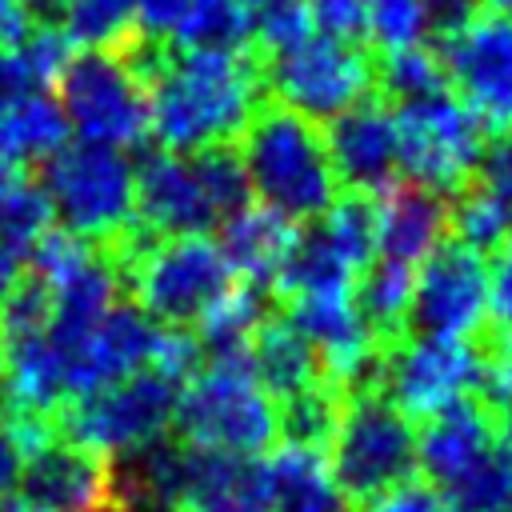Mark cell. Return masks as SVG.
Instances as JSON below:
<instances>
[{
  "label": "cell",
  "mask_w": 512,
  "mask_h": 512,
  "mask_svg": "<svg viewBox=\"0 0 512 512\" xmlns=\"http://www.w3.org/2000/svg\"><path fill=\"white\" fill-rule=\"evenodd\" d=\"M148 80V136L168 152H212L240 140L260 112V72L232 48H124Z\"/></svg>",
  "instance_id": "cell-1"
},
{
  "label": "cell",
  "mask_w": 512,
  "mask_h": 512,
  "mask_svg": "<svg viewBox=\"0 0 512 512\" xmlns=\"http://www.w3.org/2000/svg\"><path fill=\"white\" fill-rule=\"evenodd\" d=\"M240 172L248 196L292 224L316 220L336 200V172L316 120L288 108H260L240 132Z\"/></svg>",
  "instance_id": "cell-2"
},
{
  "label": "cell",
  "mask_w": 512,
  "mask_h": 512,
  "mask_svg": "<svg viewBox=\"0 0 512 512\" xmlns=\"http://www.w3.org/2000/svg\"><path fill=\"white\" fill-rule=\"evenodd\" d=\"M120 280L132 304L164 328H196L204 312L232 288V268L208 232L184 236H132L116 252Z\"/></svg>",
  "instance_id": "cell-3"
},
{
  "label": "cell",
  "mask_w": 512,
  "mask_h": 512,
  "mask_svg": "<svg viewBox=\"0 0 512 512\" xmlns=\"http://www.w3.org/2000/svg\"><path fill=\"white\" fill-rule=\"evenodd\" d=\"M248 200L236 152H152L136 168V224L148 236H184L216 228Z\"/></svg>",
  "instance_id": "cell-4"
},
{
  "label": "cell",
  "mask_w": 512,
  "mask_h": 512,
  "mask_svg": "<svg viewBox=\"0 0 512 512\" xmlns=\"http://www.w3.org/2000/svg\"><path fill=\"white\" fill-rule=\"evenodd\" d=\"M52 216H60L64 232L116 252L128 244L136 224V164L120 148L68 140L52 160H44L40 180Z\"/></svg>",
  "instance_id": "cell-5"
},
{
  "label": "cell",
  "mask_w": 512,
  "mask_h": 512,
  "mask_svg": "<svg viewBox=\"0 0 512 512\" xmlns=\"http://www.w3.org/2000/svg\"><path fill=\"white\" fill-rule=\"evenodd\" d=\"M332 484L352 508L416 476V420L400 412L376 384L344 392L336 432L328 440Z\"/></svg>",
  "instance_id": "cell-6"
},
{
  "label": "cell",
  "mask_w": 512,
  "mask_h": 512,
  "mask_svg": "<svg viewBox=\"0 0 512 512\" xmlns=\"http://www.w3.org/2000/svg\"><path fill=\"white\" fill-rule=\"evenodd\" d=\"M172 436L196 448L260 456L276 444V404L252 380L244 352L204 360L180 388Z\"/></svg>",
  "instance_id": "cell-7"
},
{
  "label": "cell",
  "mask_w": 512,
  "mask_h": 512,
  "mask_svg": "<svg viewBox=\"0 0 512 512\" xmlns=\"http://www.w3.org/2000/svg\"><path fill=\"white\" fill-rule=\"evenodd\" d=\"M392 116H396L400 176L408 184H420L440 196H452L472 184L488 148V128L448 84L400 100Z\"/></svg>",
  "instance_id": "cell-8"
},
{
  "label": "cell",
  "mask_w": 512,
  "mask_h": 512,
  "mask_svg": "<svg viewBox=\"0 0 512 512\" xmlns=\"http://www.w3.org/2000/svg\"><path fill=\"white\" fill-rule=\"evenodd\" d=\"M52 88L80 140L128 152L148 136V80L132 52L80 48Z\"/></svg>",
  "instance_id": "cell-9"
},
{
  "label": "cell",
  "mask_w": 512,
  "mask_h": 512,
  "mask_svg": "<svg viewBox=\"0 0 512 512\" xmlns=\"http://www.w3.org/2000/svg\"><path fill=\"white\" fill-rule=\"evenodd\" d=\"M492 328V320H488ZM488 328L472 340L448 336H400L380 348L376 360V388L408 412L416 424L432 416L452 396L476 392L488 396L492 388V336Z\"/></svg>",
  "instance_id": "cell-10"
},
{
  "label": "cell",
  "mask_w": 512,
  "mask_h": 512,
  "mask_svg": "<svg viewBox=\"0 0 512 512\" xmlns=\"http://www.w3.org/2000/svg\"><path fill=\"white\" fill-rule=\"evenodd\" d=\"M184 380L160 372V368H136L120 376L116 384H104L88 396H72L56 412V432L68 440H80L100 452H124L136 448L160 432L172 428L176 396Z\"/></svg>",
  "instance_id": "cell-11"
},
{
  "label": "cell",
  "mask_w": 512,
  "mask_h": 512,
  "mask_svg": "<svg viewBox=\"0 0 512 512\" xmlns=\"http://www.w3.org/2000/svg\"><path fill=\"white\" fill-rule=\"evenodd\" d=\"M376 68L356 40L312 32L300 44L284 48L268 64V88L280 108L300 112L304 120L328 124L340 112L368 100Z\"/></svg>",
  "instance_id": "cell-12"
},
{
  "label": "cell",
  "mask_w": 512,
  "mask_h": 512,
  "mask_svg": "<svg viewBox=\"0 0 512 512\" xmlns=\"http://www.w3.org/2000/svg\"><path fill=\"white\" fill-rule=\"evenodd\" d=\"M488 320V260L448 236L412 268L404 336L472 340Z\"/></svg>",
  "instance_id": "cell-13"
},
{
  "label": "cell",
  "mask_w": 512,
  "mask_h": 512,
  "mask_svg": "<svg viewBox=\"0 0 512 512\" xmlns=\"http://www.w3.org/2000/svg\"><path fill=\"white\" fill-rule=\"evenodd\" d=\"M444 80L484 128L512 132V16L472 8L444 28Z\"/></svg>",
  "instance_id": "cell-14"
},
{
  "label": "cell",
  "mask_w": 512,
  "mask_h": 512,
  "mask_svg": "<svg viewBox=\"0 0 512 512\" xmlns=\"http://www.w3.org/2000/svg\"><path fill=\"white\" fill-rule=\"evenodd\" d=\"M20 492L36 512H116L112 456L52 432L20 460Z\"/></svg>",
  "instance_id": "cell-15"
},
{
  "label": "cell",
  "mask_w": 512,
  "mask_h": 512,
  "mask_svg": "<svg viewBox=\"0 0 512 512\" xmlns=\"http://www.w3.org/2000/svg\"><path fill=\"white\" fill-rule=\"evenodd\" d=\"M160 340H164V324L144 316L136 304L116 300L80 340L60 348L68 400L88 396L104 384H116L136 368H148L160 352Z\"/></svg>",
  "instance_id": "cell-16"
},
{
  "label": "cell",
  "mask_w": 512,
  "mask_h": 512,
  "mask_svg": "<svg viewBox=\"0 0 512 512\" xmlns=\"http://www.w3.org/2000/svg\"><path fill=\"white\" fill-rule=\"evenodd\" d=\"M496 440H500L496 408L476 392L452 396L416 424V468L444 496L496 448Z\"/></svg>",
  "instance_id": "cell-17"
},
{
  "label": "cell",
  "mask_w": 512,
  "mask_h": 512,
  "mask_svg": "<svg viewBox=\"0 0 512 512\" xmlns=\"http://www.w3.org/2000/svg\"><path fill=\"white\" fill-rule=\"evenodd\" d=\"M324 144H328L336 184L368 196L396 184L400 152H396V116L388 104L360 100L356 108L340 112L336 120H328Z\"/></svg>",
  "instance_id": "cell-18"
},
{
  "label": "cell",
  "mask_w": 512,
  "mask_h": 512,
  "mask_svg": "<svg viewBox=\"0 0 512 512\" xmlns=\"http://www.w3.org/2000/svg\"><path fill=\"white\" fill-rule=\"evenodd\" d=\"M268 464L248 452H220L188 444L184 476L172 512H268Z\"/></svg>",
  "instance_id": "cell-19"
},
{
  "label": "cell",
  "mask_w": 512,
  "mask_h": 512,
  "mask_svg": "<svg viewBox=\"0 0 512 512\" xmlns=\"http://www.w3.org/2000/svg\"><path fill=\"white\" fill-rule=\"evenodd\" d=\"M376 256L396 264H420L436 244L448 240V200L420 184H388L372 204Z\"/></svg>",
  "instance_id": "cell-20"
},
{
  "label": "cell",
  "mask_w": 512,
  "mask_h": 512,
  "mask_svg": "<svg viewBox=\"0 0 512 512\" xmlns=\"http://www.w3.org/2000/svg\"><path fill=\"white\" fill-rule=\"evenodd\" d=\"M216 228H220L216 244L228 260L232 276L248 280V284H260V288H272V280L284 268V260L296 244V232H300L292 220L256 204L252 196L240 208H232Z\"/></svg>",
  "instance_id": "cell-21"
},
{
  "label": "cell",
  "mask_w": 512,
  "mask_h": 512,
  "mask_svg": "<svg viewBox=\"0 0 512 512\" xmlns=\"http://www.w3.org/2000/svg\"><path fill=\"white\" fill-rule=\"evenodd\" d=\"M244 360H248L252 380L264 388L272 404L328 380L316 348L288 316H264L244 344Z\"/></svg>",
  "instance_id": "cell-22"
},
{
  "label": "cell",
  "mask_w": 512,
  "mask_h": 512,
  "mask_svg": "<svg viewBox=\"0 0 512 512\" xmlns=\"http://www.w3.org/2000/svg\"><path fill=\"white\" fill-rule=\"evenodd\" d=\"M264 464H268V488H272L268 512H352V504L332 484L324 452L280 444Z\"/></svg>",
  "instance_id": "cell-23"
},
{
  "label": "cell",
  "mask_w": 512,
  "mask_h": 512,
  "mask_svg": "<svg viewBox=\"0 0 512 512\" xmlns=\"http://www.w3.org/2000/svg\"><path fill=\"white\" fill-rule=\"evenodd\" d=\"M72 128L56 96L32 92L16 100L8 112H0V164L8 168H32L52 160L68 144Z\"/></svg>",
  "instance_id": "cell-24"
},
{
  "label": "cell",
  "mask_w": 512,
  "mask_h": 512,
  "mask_svg": "<svg viewBox=\"0 0 512 512\" xmlns=\"http://www.w3.org/2000/svg\"><path fill=\"white\" fill-rule=\"evenodd\" d=\"M352 300H356L376 348H388L392 340L404 336V316H408V300H412V264L372 256L352 284Z\"/></svg>",
  "instance_id": "cell-25"
},
{
  "label": "cell",
  "mask_w": 512,
  "mask_h": 512,
  "mask_svg": "<svg viewBox=\"0 0 512 512\" xmlns=\"http://www.w3.org/2000/svg\"><path fill=\"white\" fill-rule=\"evenodd\" d=\"M256 0H184V12L168 36L172 48H232L252 44Z\"/></svg>",
  "instance_id": "cell-26"
},
{
  "label": "cell",
  "mask_w": 512,
  "mask_h": 512,
  "mask_svg": "<svg viewBox=\"0 0 512 512\" xmlns=\"http://www.w3.org/2000/svg\"><path fill=\"white\" fill-rule=\"evenodd\" d=\"M60 28L76 48H132L140 44V0H60Z\"/></svg>",
  "instance_id": "cell-27"
},
{
  "label": "cell",
  "mask_w": 512,
  "mask_h": 512,
  "mask_svg": "<svg viewBox=\"0 0 512 512\" xmlns=\"http://www.w3.org/2000/svg\"><path fill=\"white\" fill-rule=\"evenodd\" d=\"M52 208L40 188L24 168L0 164V252H12L20 260L32 256V244L48 232Z\"/></svg>",
  "instance_id": "cell-28"
},
{
  "label": "cell",
  "mask_w": 512,
  "mask_h": 512,
  "mask_svg": "<svg viewBox=\"0 0 512 512\" xmlns=\"http://www.w3.org/2000/svg\"><path fill=\"white\" fill-rule=\"evenodd\" d=\"M340 404H344V392L332 380H320L276 404V436H284V444L328 452V440L340 420Z\"/></svg>",
  "instance_id": "cell-29"
},
{
  "label": "cell",
  "mask_w": 512,
  "mask_h": 512,
  "mask_svg": "<svg viewBox=\"0 0 512 512\" xmlns=\"http://www.w3.org/2000/svg\"><path fill=\"white\" fill-rule=\"evenodd\" d=\"M432 32H436V16L428 0H368L364 8V36L380 52L428 44Z\"/></svg>",
  "instance_id": "cell-30"
},
{
  "label": "cell",
  "mask_w": 512,
  "mask_h": 512,
  "mask_svg": "<svg viewBox=\"0 0 512 512\" xmlns=\"http://www.w3.org/2000/svg\"><path fill=\"white\" fill-rule=\"evenodd\" d=\"M448 236L468 244L472 252L488 256L512 240V220L472 184V188L456 192V204H448Z\"/></svg>",
  "instance_id": "cell-31"
},
{
  "label": "cell",
  "mask_w": 512,
  "mask_h": 512,
  "mask_svg": "<svg viewBox=\"0 0 512 512\" xmlns=\"http://www.w3.org/2000/svg\"><path fill=\"white\" fill-rule=\"evenodd\" d=\"M376 80L384 84L388 96L396 100H408V96H424V92H436L444 88V64H440V52L428 48V44H412V48H396V52H384V64L376 72Z\"/></svg>",
  "instance_id": "cell-32"
},
{
  "label": "cell",
  "mask_w": 512,
  "mask_h": 512,
  "mask_svg": "<svg viewBox=\"0 0 512 512\" xmlns=\"http://www.w3.org/2000/svg\"><path fill=\"white\" fill-rule=\"evenodd\" d=\"M312 32L316 28L308 16V0H256L252 8V44H260L272 56L300 44Z\"/></svg>",
  "instance_id": "cell-33"
},
{
  "label": "cell",
  "mask_w": 512,
  "mask_h": 512,
  "mask_svg": "<svg viewBox=\"0 0 512 512\" xmlns=\"http://www.w3.org/2000/svg\"><path fill=\"white\" fill-rule=\"evenodd\" d=\"M476 188L512 220V136L484 148V160L476 168Z\"/></svg>",
  "instance_id": "cell-34"
},
{
  "label": "cell",
  "mask_w": 512,
  "mask_h": 512,
  "mask_svg": "<svg viewBox=\"0 0 512 512\" xmlns=\"http://www.w3.org/2000/svg\"><path fill=\"white\" fill-rule=\"evenodd\" d=\"M364 8L368 0H308L312 28L340 40H356L364 32Z\"/></svg>",
  "instance_id": "cell-35"
},
{
  "label": "cell",
  "mask_w": 512,
  "mask_h": 512,
  "mask_svg": "<svg viewBox=\"0 0 512 512\" xmlns=\"http://www.w3.org/2000/svg\"><path fill=\"white\" fill-rule=\"evenodd\" d=\"M360 512H444V500H440V492L424 476L420 480L412 476V480L380 492L376 500H368Z\"/></svg>",
  "instance_id": "cell-36"
},
{
  "label": "cell",
  "mask_w": 512,
  "mask_h": 512,
  "mask_svg": "<svg viewBox=\"0 0 512 512\" xmlns=\"http://www.w3.org/2000/svg\"><path fill=\"white\" fill-rule=\"evenodd\" d=\"M32 92H48V88H44L40 76L32 72L24 48H20V44L0 48V112H8L16 100H24V96H32Z\"/></svg>",
  "instance_id": "cell-37"
},
{
  "label": "cell",
  "mask_w": 512,
  "mask_h": 512,
  "mask_svg": "<svg viewBox=\"0 0 512 512\" xmlns=\"http://www.w3.org/2000/svg\"><path fill=\"white\" fill-rule=\"evenodd\" d=\"M488 316L496 328L512 332V240L500 248L496 268H488Z\"/></svg>",
  "instance_id": "cell-38"
},
{
  "label": "cell",
  "mask_w": 512,
  "mask_h": 512,
  "mask_svg": "<svg viewBox=\"0 0 512 512\" xmlns=\"http://www.w3.org/2000/svg\"><path fill=\"white\" fill-rule=\"evenodd\" d=\"M28 28H32V12L16 0H0V48L20 44Z\"/></svg>",
  "instance_id": "cell-39"
},
{
  "label": "cell",
  "mask_w": 512,
  "mask_h": 512,
  "mask_svg": "<svg viewBox=\"0 0 512 512\" xmlns=\"http://www.w3.org/2000/svg\"><path fill=\"white\" fill-rule=\"evenodd\" d=\"M16 480H20V448L8 436V428L0 424V500H8V492L16 488Z\"/></svg>",
  "instance_id": "cell-40"
},
{
  "label": "cell",
  "mask_w": 512,
  "mask_h": 512,
  "mask_svg": "<svg viewBox=\"0 0 512 512\" xmlns=\"http://www.w3.org/2000/svg\"><path fill=\"white\" fill-rule=\"evenodd\" d=\"M428 8H432V16H436V28H448V24H456L460 16H468V12L476 8V0H428Z\"/></svg>",
  "instance_id": "cell-41"
},
{
  "label": "cell",
  "mask_w": 512,
  "mask_h": 512,
  "mask_svg": "<svg viewBox=\"0 0 512 512\" xmlns=\"http://www.w3.org/2000/svg\"><path fill=\"white\" fill-rule=\"evenodd\" d=\"M496 512H512V440L504 436V496Z\"/></svg>",
  "instance_id": "cell-42"
},
{
  "label": "cell",
  "mask_w": 512,
  "mask_h": 512,
  "mask_svg": "<svg viewBox=\"0 0 512 512\" xmlns=\"http://www.w3.org/2000/svg\"><path fill=\"white\" fill-rule=\"evenodd\" d=\"M0 512H36L28 500H0Z\"/></svg>",
  "instance_id": "cell-43"
},
{
  "label": "cell",
  "mask_w": 512,
  "mask_h": 512,
  "mask_svg": "<svg viewBox=\"0 0 512 512\" xmlns=\"http://www.w3.org/2000/svg\"><path fill=\"white\" fill-rule=\"evenodd\" d=\"M488 12H500V16H512V0H484Z\"/></svg>",
  "instance_id": "cell-44"
},
{
  "label": "cell",
  "mask_w": 512,
  "mask_h": 512,
  "mask_svg": "<svg viewBox=\"0 0 512 512\" xmlns=\"http://www.w3.org/2000/svg\"><path fill=\"white\" fill-rule=\"evenodd\" d=\"M16 4H24L28 12H40V8H56L60 0H16Z\"/></svg>",
  "instance_id": "cell-45"
},
{
  "label": "cell",
  "mask_w": 512,
  "mask_h": 512,
  "mask_svg": "<svg viewBox=\"0 0 512 512\" xmlns=\"http://www.w3.org/2000/svg\"><path fill=\"white\" fill-rule=\"evenodd\" d=\"M0 360H4V336H0Z\"/></svg>",
  "instance_id": "cell-46"
},
{
  "label": "cell",
  "mask_w": 512,
  "mask_h": 512,
  "mask_svg": "<svg viewBox=\"0 0 512 512\" xmlns=\"http://www.w3.org/2000/svg\"><path fill=\"white\" fill-rule=\"evenodd\" d=\"M0 404H4V388H0Z\"/></svg>",
  "instance_id": "cell-47"
},
{
  "label": "cell",
  "mask_w": 512,
  "mask_h": 512,
  "mask_svg": "<svg viewBox=\"0 0 512 512\" xmlns=\"http://www.w3.org/2000/svg\"><path fill=\"white\" fill-rule=\"evenodd\" d=\"M448 512H452V508H448Z\"/></svg>",
  "instance_id": "cell-48"
}]
</instances>
